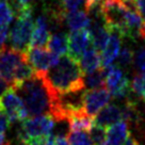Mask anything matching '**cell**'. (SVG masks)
Returning <instances> with one entry per match:
<instances>
[{"mask_svg":"<svg viewBox=\"0 0 145 145\" xmlns=\"http://www.w3.org/2000/svg\"><path fill=\"white\" fill-rule=\"evenodd\" d=\"M122 47V35L116 31H111V35L109 37L107 45L105 46L103 51L100 52L101 67L107 68L112 65L114 60L118 57Z\"/></svg>","mask_w":145,"mask_h":145,"instance_id":"cell-11","label":"cell"},{"mask_svg":"<svg viewBox=\"0 0 145 145\" xmlns=\"http://www.w3.org/2000/svg\"><path fill=\"white\" fill-rule=\"evenodd\" d=\"M34 23L32 18V7H28L17 13V18L9 33V40L14 49L26 52L30 47Z\"/></svg>","mask_w":145,"mask_h":145,"instance_id":"cell-3","label":"cell"},{"mask_svg":"<svg viewBox=\"0 0 145 145\" xmlns=\"http://www.w3.org/2000/svg\"><path fill=\"white\" fill-rule=\"evenodd\" d=\"M56 120L51 114H42L32 118H27L22 122V126L18 131V138L24 141L28 138L42 137L51 135L54 129Z\"/></svg>","mask_w":145,"mask_h":145,"instance_id":"cell-4","label":"cell"},{"mask_svg":"<svg viewBox=\"0 0 145 145\" xmlns=\"http://www.w3.org/2000/svg\"><path fill=\"white\" fill-rule=\"evenodd\" d=\"M49 22L45 15H40L34 23L30 47H45L50 39ZM29 47V48H30Z\"/></svg>","mask_w":145,"mask_h":145,"instance_id":"cell-12","label":"cell"},{"mask_svg":"<svg viewBox=\"0 0 145 145\" xmlns=\"http://www.w3.org/2000/svg\"><path fill=\"white\" fill-rule=\"evenodd\" d=\"M9 27H0V51L5 48V42L9 39Z\"/></svg>","mask_w":145,"mask_h":145,"instance_id":"cell-29","label":"cell"},{"mask_svg":"<svg viewBox=\"0 0 145 145\" xmlns=\"http://www.w3.org/2000/svg\"><path fill=\"white\" fill-rule=\"evenodd\" d=\"M65 22L71 31H77L90 27L91 19L89 13L81 10H76L65 14Z\"/></svg>","mask_w":145,"mask_h":145,"instance_id":"cell-16","label":"cell"},{"mask_svg":"<svg viewBox=\"0 0 145 145\" xmlns=\"http://www.w3.org/2000/svg\"><path fill=\"white\" fill-rule=\"evenodd\" d=\"M104 0H84V9L88 13H92L96 10H99Z\"/></svg>","mask_w":145,"mask_h":145,"instance_id":"cell-28","label":"cell"},{"mask_svg":"<svg viewBox=\"0 0 145 145\" xmlns=\"http://www.w3.org/2000/svg\"><path fill=\"white\" fill-rule=\"evenodd\" d=\"M12 88L20 96L29 116L50 114L52 104L57 97L52 95L40 74H35L32 78Z\"/></svg>","mask_w":145,"mask_h":145,"instance_id":"cell-2","label":"cell"},{"mask_svg":"<svg viewBox=\"0 0 145 145\" xmlns=\"http://www.w3.org/2000/svg\"><path fill=\"white\" fill-rule=\"evenodd\" d=\"M133 65L139 72H145V45L140 46L133 56Z\"/></svg>","mask_w":145,"mask_h":145,"instance_id":"cell-26","label":"cell"},{"mask_svg":"<svg viewBox=\"0 0 145 145\" xmlns=\"http://www.w3.org/2000/svg\"><path fill=\"white\" fill-rule=\"evenodd\" d=\"M15 16L16 12L9 0H0V27H9Z\"/></svg>","mask_w":145,"mask_h":145,"instance_id":"cell-20","label":"cell"},{"mask_svg":"<svg viewBox=\"0 0 145 145\" xmlns=\"http://www.w3.org/2000/svg\"><path fill=\"white\" fill-rule=\"evenodd\" d=\"M121 121H123L122 108L114 104L107 105L94 116V124L105 128H108Z\"/></svg>","mask_w":145,"mask_h":145,"instance_id":"cell-13","label":"cell"},{"mask_svg":"<svg viewBox=\"0 0 145 145\" xmlns=\"http://www.w3.org/2000/svg\"><path fill=\"white\" fill-rule=\"evenodd\" d=\"M0 145H10V141L8 140V138L5 135V132L0 133Z\"/></svg>","mask_w":145,"mask_h":145,"instance_id":"cell-34","label":"cell"},{"mask_svg":"<svg viewBox=\"0 0 145 145\" xmlns=\"http://www.w3.org/2000/svg\"><path fill=\"white\" fill-rule=\"evenodd\" d=\"M10 86H11L10 83H8V82L5 81V80H3L2 78H0V96L2 95L5 91L9 89Z\"/></svg>","mask_w":145,"mask_h":145,"instance_id":"cell-33","label":"cell"},{"mask_svg":"<svg viewBox=\"0 0 145 145\" xmlns=\"http://www.w3.org/2000/svg\"><path fill=\"white\" fill-rule=\"evenodd\" d=\"M0 110H1V109H0Z\"/></svg>","mask_w":145,"mask_h":145,"instance_id":"cell-37","label":"cell"},{"mask_svg":"<svg viewBox=\"0 0 145 145\" xmlns=\"http://www.w3.org/2000/svg\"><path fill=\"white\" fill-rule=\"evenodd\" d=\"M130 86L132 92L145 101V72H139L136 75Z\"/></svg>","mask_w":145,"mask_h":145,"instance_id":"cell-22","label":"cell"},{"mask_svg":"<svg viewBox=\"0 0 145 145\" xmlns=\"http://www.w3.org/2000/svg\"><path fill=\"white\" fill-rule=\"evenodd\" d=\"M133 56L135 54L129 47H123L118 57V65L121 67H128L130 64L133 62Z\"/></svg>","mask_w":145,"mask_h":145,"instance_id":"cell-25","label":"cell"},{"mask_svg":"<svg viewBox=\"0 0 145 145\" xmlns=\"http://www.w3.org/2000/svg\"><path fill=\"white\" fill-rule=\"evenodd\" d=\"M112 96L106 86L98 89H86L83 91L82 101L83 109L91 116H95L101 109L106 107Z\"/></svg>","mask_w":145,"mask_h":145,"instance_id":"cell-9","label":"cell"},{"mask_svg":"<svg viewBox=\"0 0 145 145\" xmlns=\"http://www.w3.org/2000/svg\"><path fill=\"white\" fill-rule=\"evenodd\" d=\"M29 63L36 74H44L59 62L60 56L45 47H30L26 51Z\"/></svg>","mask_w":145,"mask_h":145,"instance_id":"cell-8","label":"cell"},{"mask_svg":"<svg viewBox=\"0 0 145 145\" xmlns=\"http://www.w3.org/2000/svg\"><path fill=\"white\" fill-rule=\"evenodd\" d=\"M47 47L54 54L60 57L65 56L68 51V34H65L63 32H57L51 34Z\"/></svg>","mask_w":145,"mask_h":145,"instance_id":"cell-18","label":"cell"},{"mask_svg":"<svg viewBox=\"0 0 145 145\" xmlns=\"http://www.w3.org/2000/svg\"><path fill=\"white\" fill-rule=\"evenodd\" d=\"M106 72V88L114 98L122 99L129 95L131 86L128 78L124 75L120 65H110L105 68Z\"/></svg>","mask_w":145,"mask_h":145,"instance_id":"cell-7","label":"cell"},{"mask_svg":"<svg viewBox=\"0 0 145 145\" xmlns=\"http://www.w3.org/2000/svg\"><path fill=\"white\" fill-rule=\"evenodd\" d=\"M0 109L7 114L11 124L16 121L23 122L29 116L20 96L12 86L0 96Z\"/></svg>","mask_w":145,"mask_h":145,"instance_id":"cell-6","label":"cell"},{"mask_svg":"<svg viewBox=\"0 0 145 145\" xmlns=\"http://www.w3.org/2000/svg\"><path fill=\"white\" fill-rule=\"evenodd\" d=\"M130 137L129 126L126 121L113 124L107 129V140L105 145H124L126 140Z\"/></svg>","mask_w":145,"mask_h":145,"instance_id":"cell-14","label":"cell"},{"mask_svg":"<svg viewBox=\"0 0 145 145\" xmlns=\"http://www.w3.org/2000/svg\"><path fill=\"white\" fill-rule=\"evenodd\" d=\"M136 9L145 23V0H136Z\"/></svg>","mask_w":145,"mask_h":145,"instance_id":"cell-31","label":"cell"},{"mask_svg":"<svg viewBox=\"0 0 145 145\" xmlns=\"http://www.w3.org/2000/svg\"><path fill=\"white\" fill-rule=\"evenodd\" d=\"M54 145H69L68 137L66 135H56L54 136Z\"/></svg>","mask_w":145,"mask_h":145,"instance_id":"cell-32","label":"cell"},{"mask_svg":"<svg viewBox=\"0 0 145 145\" xmlns=\"http://www.w3.org/2000/svg\"><path fill=\"white\" fill-rule=\"evenodd\" d=\"M28 60L27 54L14 48H5L0 51V78L13 84L19 66Z\"/></svg>","mask_w":145,"mask_h":145,"instance_id":"cell-5","label":"cell"},{"mask_svg":"<svg viewBox=\"0 0 145 145\" xmlns=\"http://www.w3.org/2000/svg\"><path fill=\"white\" fill-rule=\"evenodd\" d=\"M71 131H90L94 125V118L84 111V109L72 113L67 120Z\"/></svg>","mask_w":145,"mask_h":145,"instance_id":"cell-15","label":"cell"},{"mask_svg":"<svg viewBox=\"0 0 145 145\" xmlns=\"http://www.w3.org/2000/svg\"><path fill=\"white\" fill-rule=\"evenodd\" d=\"M124 145H140V144H139V142H138L136 139H133V138L130 136L126 140V142L124 143Z\"/></svg>","mask_w":145,"mask_h":145,"instance_id":"cell-35","label":"cell"},{"mask_svg":"<svg viewBox=\"0 0 145 145\" xmlns=\"http://www.w3.org/2000/svg\"><path fill=\"white\" fill-rule=\"evenodd\" d=\"M84 86L86 89H98L106 86V72L105 68L100 67L94 72L86 74Z\"/></svg>","mask_w":145,"mask_h":145,"instance_id":"cell-19","label":"cell"},{"mask_svg":"<svg viewBox=\"0 0 145 145\" xmlns=\"http://www.w3.org/2000/svg\"><path fill=\"white\" fill-rule=\"evenodd\" d=\"M68 141L71 145H94L89 131H71L68 135Z\"/></svg>","mask_w":145,"mask_h":145,"instance_id":"cell-21","label":"cell"},{"mask_svg":"<svg viewBox=\"0 0 145 145\" xmlns=\"http://www.w3.org/2000/svg\"><path fill=\"white\" fill-rule=\"evenodd\" d=\"M10 124L11 123H10L9 118L7 116V114L2 110H0V133L5 132V130L9 128Z\"/></svg>","mask_w":145,"mask_h":145,"instance_id":"cell-30","label":"cell"},{"mask_svg":"<svg viewBox=\"0 0 145 145\" xmlns=\"http://www.w3.org/2000/svg\"><path fill=\"white\" fill-rule=\"evenodd\" d=\"M125 3H131V2H135L136 0H123Z\"/></svg>","mask_w":145,"mask_h":145,"instance_id":"cell-36","label":"cell"},{"mask_svg":"<svg viewBox=\"0 0 145 145\" xmlns=\"http://www.w3.org/2000/svg\"><path fill=\"white\" fill-rule=\"evenodd\" d=\"M90 137L94 145H105L107 140V130L106 128L99 125H93L90 129Z\"/></svg>","mask_w":145,"mask_h":145,"instance_id":"cell-23","label":"cell"},{"mask_svg":"<svg viewBox=\"0 0 145 145\" xmlns=\"http://www.w3.org/2000/svg\"><path fill=\"white\" fill-rule=\"evenodd\" d=\"M93 45L92 34L90 29H81L72 31L68 34V51L67 54L72 59L79 62L82 54Z\"/></svg>","mask_w":145,"mask_h":145,"instance_id":"cell-10","label":"cell"},{"mask_svg":"<svg viewBox=\"0 0 145 145\" xmlns=\"http://www.w3.org/2000/svg\"><path fill=\"white\" fill-rule=\"evenodd\" d=\"M84 0H61V8L65 13L79 10Z\"/></svg>","mask_w":145,"mask_h":145,"instance_id":"cell-27","label":"cell"},{"mask_svg":"<svg viewBox=\"0 0 145 145\" xmlns=\"http://www.w3.org/2000/svg\"><path fill=\"white\" fill-rule=\"evenodd\" d=\"M54 97L86 90L84 72L78 61L62 56L59 62L44 74H40Z\"/></svg>","mask_w":145,"mask_h":145,"instance_id":"cell-1","label":"cell"},{"mask_svg":"<svg viewBox=\"0 0 145 145\" xmlns=\"http://www.w3.org/2000/svg\"><path fill=\"white\" fill-rule=\"evenodd\" d=\"M20 142L23 145H54V135L28 138Z\"/></svg>","mask_w":145,"mask_h":145,"instance_id":"cell-24","label":"cell"},{"mask_svg":"<svg viewBox=\"0 0 145 145\" xmlns=\"http://www.w3.org/2000/svg\"><path fill=\"white\" fill-rule=\"evenodd\" d=\"M79 64L84 74H89L101 67L100 52L94 46H91L79 60Z\"/></svg>","mask_w":145,"mask_h":145,"instance_id":"cell-17","label":"cell"}]
</instances>
